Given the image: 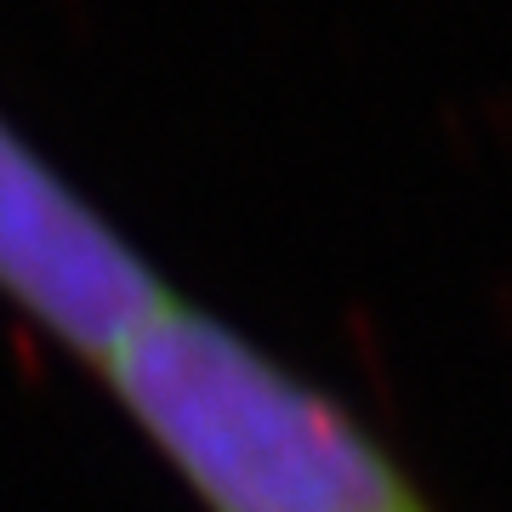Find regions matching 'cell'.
Wrapping results in <instances>:
<instances>
[{
  "label": "cell",
  "instance_id": "obj_1",
  "mask_svg": "<svg viewBox=\"0 0 512 512\" xmlns=\"http://www.w3.org/2000/svg\"><path fill=\"white\" fill-rule=\"evenodd\" d=\"M97 370L205 512H439L336 393L183 296Z\"/></svg>",
  "mask_w": 512,
  "mask_h": 512
},
{
  "label": "cell",
  "instance_id": "obj_2",
  "mask_svg": "<svg viewBox=\"0 0 512 512\" xmlns=\"http://www.w3.org/2000/svg\"><path fill=\"white\" fill-rule=\"evenodd\" d=\"M0 296L57 348L103 365L177 302L137 245L0 114Z\"/></svg>",
  "mask_w": 512,
  "mask_h": 512
}]
</instances>
